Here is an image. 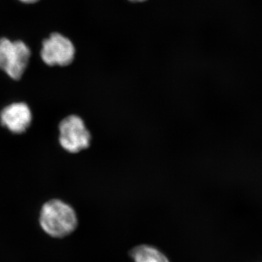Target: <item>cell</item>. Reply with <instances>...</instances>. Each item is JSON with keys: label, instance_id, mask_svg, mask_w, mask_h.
<instances>
[{"label": "cell", "instance_id": "obj_1", "mask_svg": "<svg viewBox=\"0 0 262 262\" xmlns=\"http://www.w3.org/2000/svg\"><path fill=\"white\" fill-rule=\"evenodd\" d=\"M41 227L53 237H63L75 230L78 224L75 210L60 200H51L42 206L39 217Z\"/></svg>", "mask_w": 262, "mask_h": 262}, {"label": "cell", "instance_id": "obj_3", "mask_svg": "<svg viewBox=\"0 0 262 262\" xmlns=\"http://www.w3.org/2000/svg\"><path fill=\"white\" fill-rule=\"evenodd\" d=\"M59 143L70 153H78L91 145V133L82 119L77 115L66 117L59 125Z\"/></svg>", "mask_w": 262, "mask_h": 262}, {"label": "cell", "instance_id": "obj_2", "mask_svg": "<svg viewBox=\"0 0 262 262\" xmlns=\"http://www.w3.org/2000/svg\"><path fill=\"white\" fill-rule=\"evenodd\" d=\"M31 51L21 40L0 39V70L14 80H19L28 67Z\"/></svg>", "mask_w": 262, "mask_h": 262}, {"label": "cell", "instance_id": "obj_7", "mask_svg": "<svg viewBox=\"0 0 262 262\" xmlns=\"http://www.w3.org/2000/svg\"><path fill=\"white\" fill-rule=\"evenodd\" d=\"M20 3H24V4L27 5H32L35 4L37 2H39V0H18Z\"/></svg>", "mask_w": 262, "mask_h": 262}, {"label": "cell", "instance_id": "obj_5", "mask_svg": "<svg viewBox=\"0 0 262 262\" xmlns=\"http://www.w3.org/2000/svg\"><path fill=\"white\" fill-rule=\"evenodd\" d=\"M32 115L30 108L24 102L13 103L6 106L0 113V122L10 132L23 134L32 122Z\"/></svg>", "mask_w": 262, "mask_h": 262}, {"label": "cell", "instance_id": "obj_6", "mask_svg": "<svg viewBox=\"0 0 262 262\" xmlns=\"http://www.w3.org/2000/svg\"><path fill=\"white\" fill-rule=\"evenodd\" d=\"M133 262H170L158 248L149 245H138L129 251Z\"/></svg>", "mask_w": 262, "mask_h": 262}, {"label": "cell", "instance_id": "obj_4", "mask_svg": "<svg viewBox=\"0 0 262 262\" xmlns=\"http://www.w3.org/2000/svg\"><path fill=\"white\" fill-rule=\"evenodd\" d=\"M75 45L68 37L59 33H53L42 42L41 58L50 67H67L75 58Z\"/></svg>", "mask_w": 262, "mask_h": 262}, {"label": "cell", "instance_id": "obj_8", "mask_svg": "<svg viewBox=\"0 0 262 262\" xmlns=\"http://www.w3.org/2000/svg\"><path fill=\"white\" fill-rule=\"evenodd\" d=\"M129 2L133 3H141L147 1V0H128Z\"/></svg>", "mask_w": 262, "mask_h": 262}]
</instances>
